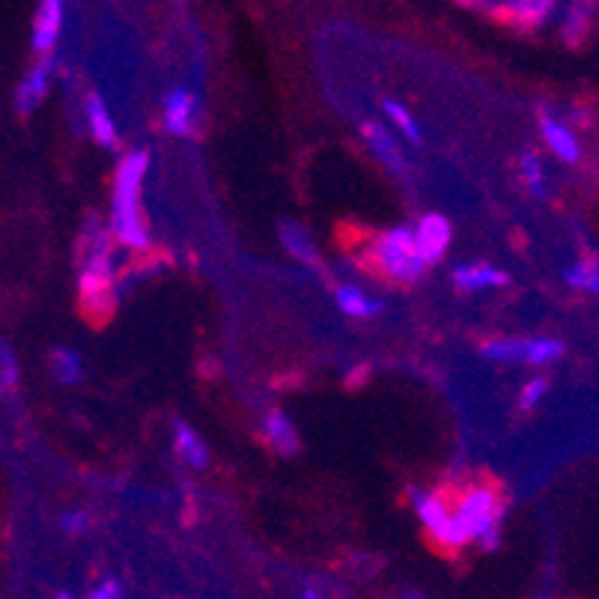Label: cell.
<instances>
[{"instance_id":"6da1fadb","label":"cell","mask_w":599,"mask_h":599,"mask_svg":"<svg viewBox=\"0 0 599 599\" xmlns=\"http://www.w3.org/2000/svg\"><path fill=\"white\" fill-rule=\"evenodd\" d=\"M150 167V152H126L114 171V197H111V224L108 230L116 245L128 251H150V227L140 212V185Z\"/></svg>"},{"instance_id":"7a4b0ae2","label":"cell","mask_w":599,"mask_h":599,"mask_svg":"<svg viewBox=\"0 0 599 599\" xmlns=\"http://www.w3.org/2000/svg\"><path fill=\"white\" fill-rule=\"evenodd\" d=\"M114 236L99 219H87L82 251V304L92 316H108L114 311V254H111Z\"/></svg>"},{"instance_id":"3957f363","label":"cell","mask_w":599,"mask_h":599,"mask_svg":"<svg viewBox=\"0 0 599 599\" xmlns=\"http://www.w3.org/2000/svg\"><path fill=\"white\" fill-rule=\"evenodd\" d=\"M453 513L460 519L469 542H481L484 549H498L508 504L501 501L496 486L469 484L460 496L453 498Z\"/></svg>"},{"instance_id":"277c9868","label":"cell","mask_w":599,"mask_h":599,"mask_svg":"<svg viewBox=\"0 0 599 599\" xmlns=\"http://www.w3.org/2000/svg\"><path fill=\"white\" fill-rule=\"evenodd\" d=\"M367 257L379 275L391 277V280H403V284H415L427 272V263L417 254L415 227H409V224L379 233L370 242Z\"/></svg>"},{"instance_id":"5b68a950","label":"cell","mask_w":599,"mask_h":599,"mask_svg":"<svg viewBox=\"0 0 599 599\" xmlns=\"http://www.w3.org/2000/svg\"><path fill=\"white\" fill-rule=\"evenodd\" d=\"M409 501L415 508L421 525L427 531L433 542H438L441 549H462V546H472L465 531H462L460 519L453 513V498H448V492L441 489H417L412 486L409 489Z\"/></svg>"},{"instance_id":"8992f818","label":"cell","mask_w":599,"mask_h":599,"mask_svg":"<svg viewBox=\"0 0 599 599\" xmlns=\"http://www.w3.org/2000/svg\"><path fill=\"white\" fill-rule=\"evenodd\" d=\"M481 355L498 364H528L549 367L564 358V344L554 337H496L481 346Z\"/></svg>"},{"instance_id":"52a82bcc","label":"cell","mask_w":599,"mask_h":599,"mask_svg":"<svg viewBox=\"0 0 599 599\" xmlns=\"http://www.w3.org/2000/svg\"><path fill=\"white\" fill-rule=\"evenodd\" d=\"M472 10L489 12L498 22H508L519 30H537L558 10L554 0H496V3H472Z\"/></svg>"},{"instance_id":"ba28073f","label":"cell","mask_w":599,"mask_h":599,"mask_svg":"<svg viewBox=\"0 0 599 599\" xmlns=\"http://www.w3.org/2000/svg\"><path fill=\"white\" fill-rule=\"evenodd\" d=\"M540 138L546 143V150L552 152L558 162H582V143H578L576 132L566 126L564 120H558L552 114H540Z\"/></svg>"},{"instance_id":"9c48e42d","label":"cell","mask_w":599,"mask_h":599,"mask_svg":"<svg viewBox=\"0 0 599 599\" xmlns=\"http://www.w3.org/2000/svg\"><path fill=\"white\" fill-rule=\"evenodd\" d=\"M63 18H66V7L60 0H42L36 7L34 18V48L36 54L51 58V51L58 48V39L63 34Z\"/></svg>"},{"instance_id":"30bf717a","label":"cell","mask_w":599,"mask_h":599,"mask_svg":"<svg viewBox=\"0 0 599 599\" xmlns=\"http://www.w3.org/2000/svg\"><path fill=\"white\" fill-rule=\"evenodd\" d=\"M415 245H417V254L427 265L438 263L445 251H448L450 245V221L445 215H436V212H429L424 219L417 221L415 227Z\"/></svg>"},{"instance_id":"8fae6325","label":"cell","mask_w":599,"mask_h":599,"mask_svg":"<svg viewBox=\"0 0 599 599\" xmlns=\"http://www.w3.org/2000/svg\"><path fill=\"white\" fill-rule=\"evenodd\" d=\"M195 120H197V96L191 90H176L167 92V99L162 104V126L176 135V138H185L195 132Z\"/></svg>"},{"instance_id":"7c38bea8","label":"cell","mask_w":599,"mask_h":599,"mask_svg":"<svg viewBox=\"0 0 599 599\" xmlns=\"http://www.w3.org/2000/svg\"><path fill=\"white\" fill-rule=\"evenodd\" d=\"M361 135L367 140L370 152H373L394 176H405V173H409V164H405V152L403 147H400V140L394 138L391 132L382 126V123H364V126H361Z\"/></svg>"},{"instance_id":"4fadbf2b","label":"cell","mask_w":599,"mask_h":599,"mask_svg":"<svg viewBox=\"0 0 599 599\" xmlns=\"http://www.w3.org/2000/svg\"><path fill=\"white\" fill-rule=\"evenodd\" d=\"M51 75H54V58H42L34 70L24 75V82L18 84V90H15V108H18L22 114L36 111L39 102L46 99L48 87H51Z\"/></svg>"},{"instance_id":"5bb4252c","label":"cell","mask_w":599,"mask_h":599,"mask_svg":"<svg viewBox=\"0 0 599 599\" xmlns=\"http://www.w3.org/2000/svg\"><path fill=\"white\" fill-rule=\"evenodd\" d=\"M84 116H87L92 140H96L99 147H104V150H116L120 135H116L114 116L108 114V108H104L99 92H87V99H84Z\"/></svg>"},{"instance_id":"9a60e30c","label":"cell","mask_w":599,"mask_h":599,"mask_svg":"<svg viewBox=\"0 0 599 599\" xmlns=\"http://www.w3.org/2000/svg\"><path fill=\"white\" fill-rule=\"evenodd\" d=\"M260 427H263L265 441H269L272 450H277L280 457H292V453L299 450V433H296V424H292L280 409L265 412Z\"/></svg>"},{"instance_id":"2e32d148","label":"cell","mask_w":599,"mask_h":599,"mask_svg":"<svg viewBox=\"0 0 599 599\" xmlns=\"http://www.w3.org/2000/svg\"><path fill=\"white\" fill-rule=\"evenodd\" d=\"M450 277L462 292H484V289L504 287L510 280L508 272H501L496 265H457Z\"/></svg>"},{"instance_id":"e0dca14e","label":"cell","mask_w":599,"mask_h":599,"mask_svg":"<svg viewBox=\"0 0 599 599\" xmlns=\"http://www.w3.org/2000/svg\"><path fill=\"white\" fill-rule=\"evenodd\" d=\"M277 239L287 248V254L296 257L299 263L320 265V251L313 245L311 233L304 230L301 224H296V221H280L277 224Z\"/></svg>"},{"instance_id":"ac0fdd59","label":"cell","mask_w":599,"mask_h":599,"mask_svg":"<svg viewBox=\"0 0 599 599\" xmlns=\"http://www.w3.org/2000/svg\"><path fill=\"white\" fill-rule=\"evenodd\" d=\"M173 445H176V453L185 465H191L195 472H207L209 465V448L203 438L197 436L195 429L188 427L185 421H176L173 424Z\"/></svg>"},{"instance_id":"d6986e66","label":"cell","mask_w":599,"mask_h":599,"mask_svg":"<svg viewBox=\"0 0 599 599\" xmlns=\"http://www.w3.org/2000/svg\"><path fill=\"white\" fill-rule=\"evenodd\" d=\"M335 301L337 308H340L346 316H352V320H373V316L382 311V301L364 296L355 284H340V287L335 289Z\"/></svg>"},{"instance_id":"ffe728a7","label":"cell","mask_w":599,"mask_h":599,"mask_svg":"<svg viewBox=\"0 0 599 599\" xmlns=\"http://www.w3.org/2000/svg\"><path fill=\"white\" fill-rule=\"evenodd\" d=\"M519 176H522V183L528 188L534 197H546L549 195V173H546V164H542L540 152H531L525 150L519 155Z\"/></svg>"},{"instance_id":"44dd1931","label":"cell","mask_w":599,"mask_h":599,"mask_svg":"<svg viewBox=\"0 0 599 599\" xmlns=\"http://www.w3.org/2000/svg\"><path fill=\"white\" fill-rule=\"evenodd\" d=\"M566 287L588 292V296H599V263L597 260H578L564 269Z\"/></svg>"},{"instance_id":"7402d4cb","label":"cell","mask_w":599,"mask_h":599,"mask_svg":"<svg viewBox=\"0 0 599 599\" xmlns=\"http://www.w3.org/2000/svg\"><path fill=\"white\" fill-rule=\"evenodd\" d=\"M51 373L54 379L63 382V385H78L84 376L82 355L75 349H54L51 352Z\"/></svg>"},{"instance_id":"603a6c76","label":"cell","mask_w":599,"mask_h":599,"mask_svg":"<svg viewBox=\"0 0 599 599\" xmlns=\"http://www.w3.org/2000/svg\"><path fill=\"white\" fill-rule=\"evenodd\" d=\"M382 111L388 114V120H391L394 126H397V132H400L409 143H421V140H424V132H421V126H417L415 116L409 114V108H405V104L388 99V102L382 104Z\"/></svg>"},{"instance_id":"cb8c5ba5","label":"cell","mask_w":599,"mask_h":599,"mask_svg":"<svg viewBox=\"0 0 599 599\" xmlns=\"http://www.w3.org/2000/svg\"><path fill=\"white\" fill-rule=\"evenodd\" d=\"M590 12H594V7H585V3H576V7H570V10H566V18L564 24H561V34H564V39L570 42V46H578V42L588 36Z\"/></svg>"},{"instance_id":"d4e9b609","label":"cell","mask_w":599,"mask_h":599,"mask_svg":"<svg viewBox=\"0 0 599 599\" xmlns=\"http://www.w3.org/2000/svg\"><path fill=\"white\" fill-rule=\"evenodd\" d=\"M549 388H552L549 376H534V379L525 382L522 391H519V409H522V412H534V409L546 400Z\"/></svg>"},{"instance_id":"484cf974","label":"cell","mask_w":599,"mask_h":599,"mask_svg":"<svg viewBox=\"0 0 599 599\" xmlns=\"http://www.w3.org/2000/svg\"><path fill=\"white\" fill-rule=\"evenodd\" d=\"M18 385V361L10 344L0 337V391H12Z\"/></svg>"},{"instance_id":"4316f807","label":"cell","mask_w":599,"mask_h":599,"mask_svg":"<svg viewBox=\"0 0 599 599\" xmlns=\"http://www.w3.org/2000/svg\"><path fill=\"white\" fill-rule=\"evenodd\" d=\"M90 522L92 516L87 510H70V513L60 516V528L66 531V534H72V537H78V534H84V531L90 528Z\"/></svg>"},{"instance_id":"83f0119b","label":"cell","mask_w":599,"mask_h":599,"mask_svg":"<svg viewBox=\"0 0 599 599\" xmlns=\"http://www.w3.org/2000/svg\"><path fill=\"white\" fill-rule=\"evenodd\" d=\"M84 599H123V585L116 578H104L99 588H92Z\"/></svg>"},{"instance_id":"f1b7e54d","label":"cell","mask_w":599,"mask_h":599,"mask_svg":"<svg viewBox=\"0 0 599 599\" xmlns=\"http://www.w3.org/2000/svg\"><path fill=\"white\" fill-rule=\"evenodd\" d=\"M391 599H429L427 594H421V590H403V594H397Z\"/></svg>"},{"instance_id":"f546056e","label":"cell","mask_w":599,"mask_h":599,"mask_svg":"<svg viewBox=\"0 0 599 599\" xmlns=\"http://www.w3.org/2000/svg\"><path fill=\"white\" fill-rule=\"evenodd\" d=\"M301 599H323V597H320L316 590H304V594H301Z\"/></svg>"},{"instance_id":"4dcf8cb0","label":"cell","mask_w":599,"mask_h":599,"mask_svg":"<svg viewBox=\"0 0 599 599\" xmlns=\"http://www.w3.org/2000/svg\"><path fill=\"white\" fill-rule=\"evenodd\" d=\"M54 599H75V597H72V594H60V597H54Z\"/></svg>"}]
</instances>
